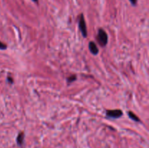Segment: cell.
Segmentation results:
<instances>
[{"instance_id": "cell-7", "label": "cell", "mask_w": 149, "mask_h": 148, "mask_svg": "<svg viewBox=\"0 0 149 148\" xmlns=\"http://www.w3.org/2000/svg\"><path fill=\"white\" fill-rule=\"evenodd\" d=\"M76 79H77V76H76L75 75H72L71 76H70L69 78H67V81H68V83H71L73 82V81H75Z\"/></svg>"}, {"instance_id": "cell-1", "label": "cell", "mask_w": 149, "mask_h": 148, "mask_svg": "<svg viewBox=\"0 0 149 148\" xmlns=\"http://www.w3.org/2000/svg\"><path fill=\"white\" fill-rule=\"evenodd\" d=\"M98 41L101 46H106L108 43V35L104 30L100 29L98 30V35H97Z\"/></svg>"}, {"instance_id": "cell-9", "label": "cell", "mask_w": 149, "mask_h": 148, "mask_svg": "<svg viewBox=\"0 0 149 148\" xmlns=\"http://www.w3.org/2000/svg\"><path fill=\"white\" fill-rule=\"evenodd\" d=\"M130 1H131V3H132V4H133L134 5H135V4H136L137 0H130Z\"/></svg>"}, {"instance_id": "cell-6", "label": "cell", "mask_w": 149, "mask_h": 148, "mask_svg": "<svg viewBox=\"0 0 149 148\" xmlns=\"http://www.w3.org/2000/svg\"><path fill=\"white\" fill-rule=\"evenodd\" d=\"M128 115H129V117L130 118H132L133 120H135V121H137V122L140 121V119L138 118L137 117V116L135 115L132 112H129V113H128Z\"/></svg>"}, {"instance_id": "cell-8", "label": "cell", "mask_w": 149, "mask_h": 148, "mask_svg": "<svg viewBox=\"0 0 149 148\" xmlns=\"http://www.w3.org/2000/svg\"><path fill=\"white\" fill-rule=\"evenodd\" d=\"M7 49V45L5 44L2 43V42L0 41V49H1V50H4V49Z\"/></svg>"}, {"instance_id": "cell-11", "label": "cell", "mask_w": 149, "mask_h": 148, "mask_svg": "<svg viewBox=\"0 0 149 148\" xmlns=\"http://www.w3.org/2000/svg\"><path fill=\"white\" fill-rule=\"evenodd\" d=\"M33 1H37V0H33Z\"/></svg>"}, {"instance_id": "cell-5", "label": "cell", "mask_w": 149, "mask_h": 148, "mask_svg": "<svg viewBox=\"0 0 149 148\" xmlns=\"http://www.w3.org/2000/svg\"><path fill=\"white\" fill-rule=\"evenodd\" d=\"M24 141V133L23 132H20L17 137V144L19 146H21Z\"/></svg>"}, {"instance_id": "cell-3", "label": "cell", "mask_w": 149, "mask_h": 148, "mask_svg": "<svg viewBox=\"0 0 149 148\" xmlns=\"http://www.w3.org/2000/svg\"><path fill=\"white\" fill-rule=\"evenodd\" d=\"M122 111L120 110H107L106 111V115L111 118H119L122 115Z\"/></svg>"}, {"instance_id": "cell-2", "label": "cell", "mask_w": 149, "mask_h": 148, "mask_svg": "<svg viewBox=\"0 0 149 148\" xmlns=\"http://www.w3.org/2000/svg\"><path fill=\"white\" fill-rule=\"evenodd\" d=\"M79 27L80 30H81V33H82V36H84V37H87V26H86L85 20H84L83 15H81L80 16L79 22Z\"/></svg>"}, {"instance_id": "cell-10", "label": "cell", "mask_w": 149, "mask_h": 148, "mask_svg": "<svg viewBox=\"0 0 149 148\" xmlns=\"http://www.w3.org/2000/svg\"><path fill=\"white\" fill-rule=\"evenodd\" d=\"M7 79H8L9 82H10V83H11V84H13V79H12L11 78H9V77H8V78H7Z\"/></svg>"}, {"instance_id": "cell-4", "label": "cell", "mask_w": 149, "mask_h": 148, "mask_svg": "<svg viewBox=\"0 0 149 148\" xmlns=\"http://www.w3.org/2000/svg\"><path fill=\"white\" fill-rule=\"evenodd\" d=\"M89 49H90V52H91L93 55H96L98 54V48H97V45L95 42L90 41L89 43Z\"/></svg>"}]
</instances>
